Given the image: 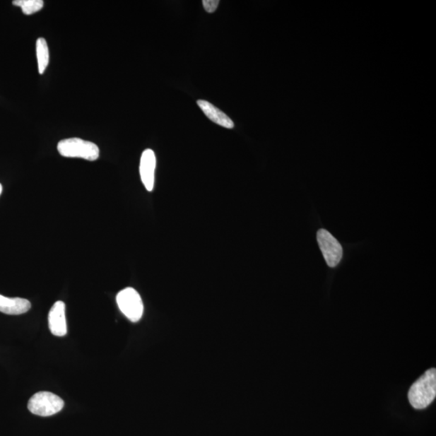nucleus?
<instances>
[{
  "mask_svg": "<svg viewBox=\"0 0 436 436\" xmlns=\"http://www.w3.org/2000/svg\"><path fill=\"white\" fill-rule=\"evenodd\" d=\"M58 151L61 156L78 158L88 161H95L100 156L98 145L81 139H66L59 141Z\"/></svg>",
  "mask_w": 436,
  "mask_h": 436,
  "instance_id": "obj_2",
  "label": "nucleus"
},
{
  "mask_svg": "<svg viewBox=\"0 0 436 436\" xmlns=\"http://www.w3.org/2000/svg\"><path fill=\"white\" fill-rule=\"evenodd\" d=\"M2 192H3V187H2L1 184H0V195H1Z\"/></svg>",
  "mask_w": 436,
  "mask_h": 436,
  "instance_id": "obj_13",
  "label": "nucleus"
},
{
  "mask_svg": "<svg viewBox=\"0 0 436 436\" xmlns=\"http://www.w3.org/2000/svg\"><path fill=\"white\" fill-rule=\"evenodd\" d=\"M436 397V370H428L412 384L408 399L413 408L423 410L431 405Z\"/></svg>",
  "mask_w": 436,
  "mask_h": 436,
  "instance_id": "obj_1",
  "label": "nucleus"
},
{
  "mask_svg": "<svg viewBox=\"0 0 436 436\" xmlns=\"http://www.w3.org/2000/svg\"><path fill=\"white\" fill-rule=\"evenodd\" d=\"M64 406V400L50 392H38L33 396L28 403V409L32 414L42 417L54 416Z\"/></svg>",
  "mask_w": 436,
  "mask_h": 436,
  "instance_id": "obj_3",
  "label": "nucleus"
},
{
  "mask_svg": "<svg viewBox=\"0 0 436 436\" xmlns=\"http://www.w3.org/2000/svg\"><path fill=\"white\" fill-rule=\"evenodd\" d=\"M31 309V303L20 297H6L0 295V312L8 315L25 314Z\"/></svg>",
  "mask_w": 436,
  "mask_h": 436,
  "instance_id": "obj_9",
  "label": "nucleus"
},
{
  "mask_svg": "<svg viewBox=\"0 0 436 436\" xmlns=\"http://www.w3.org/2000/svg\"><path fill=\"white\" fill-rule=\"evenodd\" d=\"M49 327L51 333L55 336H65L67 333L66 320V305L64 302H57L50 309L49 316Z\"/></svg>",
  "mask_w": 436,
  "mask_h": 436,
  "instance_id": "obj_7",
  "label": "nucleus"
},
{
  "mask_svg": "<svg viewBox=\"0 0 436 436\" xmlns=\"http://www.w3.org/2000/svg\"><path fill=\"white\" fill-rule=\"evenodd\" d=\"M13 4L21 8L23 13L26 16L37 13L44 6L42 0H15Z\"/></svg>",
  "mask_w": 436,
  "mask_h": 436,
  "instance_id": "obj_11",
  "label": "nucleus"
},
{
  "mask_svg": "<svg viewBox=\"0 0 436 436\" xmlns=\"http://www.w3.org/2000/svg\"><path fill=\"white\" fill-rule=\"evenodd\" d=\"M197 105L201 107V110L205 113V115L209 120L226 129L234 128L235 124L232 122L231 119L225 112L220 111L217 107L209 103V102L200 100H197Z\"/></svg>",
  "mask_w": 436,
  "mask_h": 436,
  "instance_id": "obj_8",
  "label": "nucleus"
},
{
  "mask_svg": "<svg viewBox=\"0 0 436 436\" xmlns=\"http://www.w3.org/2000/svg\"><path fill=\"white\" fill-rule=\"evenodd\" d=\"M203 6L204 8L208 13H213L218 7L219 0H204Z\"/></svg>",
  "mask_w": 436,
  "mask_h": 436,
  "instance_id": "obj_12",
  "label": "nucleus"
},
{
  "mask_svg": "<svg viewBox=\"0 0 436 436\" xmlns=\"http://www.w3.org/2000/svg\"><path fill=\"white\" fill-rule=\"evenodd\" d=\"M319 245L328 266L336 268L343 258V248L330 232L320 230L317 234Z\"/></svg>",
  "mask_w": 436,
  "mask_h": 436,
  "instance_id": "obj_5",
  "label": "nucleus"
},
{
  "mask_svg": "<svg viewBox=\"0 0 436 436\" xmlns=\"http://www.w3.org/2000/svg\"><path fill=\"white\" fill-rule=\"evenodd\" d=\"M36 52L40 75H43L47 69L49 61V52L47 41L43 37L37 39L36 43Z\"/></svg>",
  "mask_w": 436,
  "mask_h": 436,
  "instance_id": "obj_10",
  "label": "nucleus"
},
{
  "mask_svg": "<svg viewBox=\"0 0 436 436\" xmlns=\"http://www.w3.org/2000/svg\"><path fill=\"white\" fill-rule=\"evenodd\" d=\"M156 157L155 152L151 149L143 151L140 161V175L141 181L147 191L151 192L155 186V172Z\"/></svg>",
  "mask_w": 436,
  "mask_h": 436,
  "instance_id": "obj_6",
  "label": "nucleus"
},
{
  "mask_svg": "<svg viewBox=\"0 0 436 436\" xmlns=\"http://www.w3.org/2000/svg\"><path fill=\"white\" fill-rule=\"evenodd\" d=\"M119 309L128 319L137 322L143 317L144 307L139 293L133 288H126L117 294Z\"/></svg>",
  "mask_w": 436,
  "mask_h": 436,
  "instance_id": "obj_4",
  "label": "nucleus"
}]
</instances>
